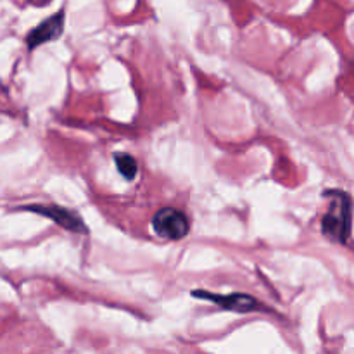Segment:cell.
<instances>
[{"label":"cell","instance_id":"cell-1","mask_svg":"<svg viewBox=\"0 0 354 354\" xmlns=\"http://www.w3.org/2000/svg\"><path fill=\"white\" fill-rule=\"evenodd\" d=\"M324 197H327L330 204L322 218V234L339 244H348L353 227L351 196L344 190H325Z\"/></svg>","mask_w":354,"mask_h":354},{"label":"cell","instance_id":"cell-2","mask_svg":"<svg viewBox=\"0 0 354 354\" xmlns=\"http://www.w3.org/2000/svg\"><path fill=\"white\" fill-rule=\"evenodd\" d=\"M152 230L158 237L168 241H180L190 232V220L176 207H162L152 218Z\"/></svg>","mask_w":354,"mask_h":354},{"label":"cell","instance_id":"cell-3","mask_svg":"<svg viewBox=\"0 0 354 354\" xmlns=\"http://www.w3.org/2000/svg\"><path fill=\"white\" fill-rule=\"evenodd\" d=\"M21 209L41 214V216L52 220L55 225L64 228V230L73 232V234H86V225L83 223L82 218L76 213H73V211L66 209V207L57 206V204H48V206H44V204H30V206H23Z\"/></svg>","mask_w":354,"mask_h":354},{"label":"cell","instance_id":"cell-4","mask_svg":"<svg viewBox=\"0 0 354 354\" xmlns=\"http://www.w3.org/2000/svg\"><path fill=\"white\" fill-rule=\"evenodd\" d=\"M192 296L204 301H209V303L216 304V306L223 308V310L235 311V313H251V311H259L263 308L261 304H259V301L254 299L252 296H249V294L234 292L223 296V294L207 292V290H194Z\"/></svg>","mask_w":354,"mask_h":354},{"label":"cell","instance_id":"cell-5","mask_svg":"<svg viewBox=\"0 0 354 354\" xmlns=\"http://www.w3.org/2000/svg\"><path fill=\"white\" fill-rule=\"evenodd\" d=\"M64 9H61L59 12H55L54 16L41 21L37 28H33V30L26 35L28 48H30V50H35V48L40 47V45L57 40L62 35V31H64Z\"/></svg>","mask_w":354,"mask_h":354},{"label":"cell","instance_id":"cell-6","mask_svg":"<svg viewBox=\"0 0 354 354\" xmlns=\"http://www.w3.org/2000/svg\"><path fill=\"white\" fill-rule=\"evenodd\" d=\"M114 162H116L118 171L121 173V176H123L124 180L131 182V180L137 176L138 165L137 159L131 154H128V152H116V154H114Z\"/></svg>","mask_w":354,"mask_h":354}]
</instances>
